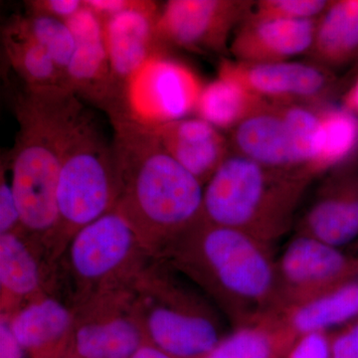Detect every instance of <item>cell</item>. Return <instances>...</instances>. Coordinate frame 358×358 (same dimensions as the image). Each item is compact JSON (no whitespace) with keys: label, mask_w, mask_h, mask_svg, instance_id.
Segmentation results:
<instances>
[{"label":"cell","mask_w":358,"mask_h":358,"mask_svg":"<svg viewBox=\"0 0 358 358\" xmlns=\"http://www.w3.org/2000/svg\"><path fill=\"white\" fill-rule=\"evenodd\" d=\"M253 2L171 0L162 7L159 30L169 46L194 53H222Z\"/></svg>","instance_id":"9"},{"label":"cell","mask_w":358,"mask_h":358,"mask_svg":"<svg viewBox=\"0 0 358 358\" xmlns=\"http://www.w3.org/2000/svg\"><path fill=\"white\" fill-rule=\"evenodd\" d=\"M298 336L282 324L279 315L238 327L202 358L285 357Z\"/></svg>","instance_id":"24"},{"label":"cell","mask_w":358,"mask_h":358,"mask_svg":"<svg viewBox=\"0 0 358 358\" xmlns=\"http://www.w3.org/2000/svg\"><path fill=\"white\" fill-rule=\"evenodd\" d=\"M219 75L235 80L270 103L322 105L333 85L329 71L317 63L224 60Z\"/></svg>","instance_id":"12"},{"label":"cell","mask_w":358,"mask_h":358,"mask_svg":"<svg viewBox=\"0 0 358 358\" xmlns=\"http://www.w3.org/2000/svg\"><path fill=\"white\" fill-rule=\"evenodd\" d=\"M331 1L326 0H261L252 13L263 17L286 20H317Z\"/></svg>","instance_id":"28"},{"label":"cell","mask_w":358,"mask_h":358,"mask_svg":"<svg viewBox=\"0 0 358 358\" xmlns=\"http://www.w3.org/2000/svg\"><path fill=\"white\" fill-rule=\"evenodd\" d=\"M27 13L68 21L84 8V0H34L26 2Z\"/></svg>","instance_id":"31"},{"label":"cell","mask_w":358,"mask_h":358,"mask_svg":"<svg viewBox=\"0 0 358 358\" xmlns=\"http://www.w3.org/2000/svg\"><path fill=\"white\" fill-rule=\"evenodd\" d=\"M285 358H331V338L322 331L300 334Z\"/></svg>","instance_id":"30"},{"label":"cell","mask_w":358,"mask_h":358,"mask_svg":"<svg viewBox=\"0 0 358 358\" xmlns=\"http://www.w3.org/2000/svg\"><path fill=\"white\" fill-rule=\"evenodd\" d=\"M171 244L179 267L213 294L238 326L282 312L277 267L268 245L203 217Z\"/></svg>","instance_id":"3"},{"label":"cell","mask_w":358,"mask_h":358,"mask_svg":"<svg viewBox=\"0 0 358 358\" xmlns=\"http://www.w3.org/2000/svg\"><path fill=\"white\" fill-rule=\"evenodd\" d=\"M275 267L282 310L358 277V258L300 233L285 247Z\"/></svg>","instance_id":"8"},{"label":"cell","mask_w":358,"mask_h":358,"mask_svg":"<svg viewBox=\"0 0 358 358\" xmlns=\"http://www.w3.org/2000/svg\"><path fill=\"white\" fill-rule=\"evenodd\" d=\"M203 87L196 74L180 61L167 54L157 56L127 85L117 114L152 127L186 119L196 113Z\"/></svg>","instance_id":"7"},{"label":"cell","mask_w":358,"mask_h":358,"mask_svg":"<svg viewBox=\"0 0 358 358\" xmlns=\"http://www.w3.org/2000/svg\"><path fill=\"white\" fill-rule=\"evenodd\" d=\"M145 250L138 233L117 209L78 231L70 241L71 267L87 284H102L126 272Z\"/></svg>","instance_id":"10"},{"label":"cell","mask_w":358,"mask_h":358,"mask_svg":"<svg viewBox=\"0 0 358 358\" xmlns=\"http://www.w3.org/2000/svg\"><path fill=\"white\" fill-rule=\"evenodd\" d=\"M131 358H176L169 353L162 352L157 346L150 345H141Z\"/></svg>","instance_id":"35"},{"label":"cell","mask_w":358,"mask_h":358,"mask_svg":"<svg viewBox=\"0 0 358 358\" xmlns=\"http://www.w3.org/2000/svg\"><path fill=\"white\" fill-rule=\"evenodd\" d=\"M152 128L166 152L202 185L208 182L231 154L229 141L220 129L199 117Z\"/></svg>","instance_id":"16"},{"label":"cell","mask_w":358,"mask_h":358,"mask_svg":"<svg viewBox=\"0 0 358 358\" xmlns=\"http://www.w3.org/2000/svg\"><path fill=\"white\" fill-rule=\"evenodd\" d=\"M115 208L147 250L169 244L203 217V185L162 147L152 127L110 115Z\"/></svg>","instance_id":"1"},{"label":"cell","mask_w":358,"mask_h":358,"mask_svg":"<svg viewBox=\"0 0 358 358\" xmlns=\"http://www.w3.org/2000/svg\"><path fill=\"white\" fill-rule=\"evenodd\" d=\"M7 320L21 346L34 357L60 346L73 324L70 310L52 298H39L30 301Z\"/></svg>","instance_id":"18"},{"label":"cell","mask_w":358,"mask_h":358,"mask_svg":"<svg viewBox=\"0 0 358 358\" xmlns=\"http://www.w3.org/2000/svg\"><path fill=\"white\" fill-rule=\"evenodd\" d=\"M358 50V1H334L317 20L308 53L322 67L348 62Z\"/></svg>","instance_id":"21"},{"label":"cell","mask_w":358,"mask_h":358,"mask_svg":"<svg viewBox=\"0 0 358 358\" xmlns=\"http://www.w3.org/2000/svg\"><path fill=\"white\" fill-rule=\"evenodd\" d=\"M160 13L162 7L154 1L133 0L128 8L103 21L119 112L131 78L148 60L167 54L169 46L159 30Z\"/></svg>","instance_id":"11"},{"label":"cell","mask_w":358,"mask_h":358,"mask_svg":"<svg viewBox=\"0 0 358 358\" xmlns=\"http://www.w3.org/2000/svg\"><path fill=\"white\" fill-rule=\"evenodd\" d=\"M315 26L317 20H279L250 11L233 34L230 51L241 62H285L310 52Z\"/></svg>","instance_id":"15"},{"label":"cell","mask_w":358,"mask_h":358,"mask_svg":"<svg viewBox=\"0 0 358 358\" xmlns=\"http://www.w3.org/2000/svg\"><path fill=\"white\" fill-rule=\"evenodd\" d=\"M346 110L358 113V80L357 84L348 92L345 100Z\"/></svg>","instance_id":"36"},{"label":"cell","mask_w":358,"mask_h":358,"mask_svg":"<svg viewBox=\"0 0 358 358\" xmlns=\"http://www.w3.org/2000/svg\"><path fill=\"white\" fill-rule=\"evenodd\" d=\"M22 231V230H21ZM0 286L1 306L13 312V303L37 300L41 272L34 252L20 231L0 235Z\"/></svg>","instance_id":"22"},{"label":"cell","mask_w":358,"mask_h":358,"mask_svg":"<svg viewBox=\"0 0 358 358\" xmlns=\"http://www.w3.org/2000/svg\"><path fill=\"white\" fill-rule=\"evenodd\" d=\"M331 358H358V322L331 338Z\"/></svg>","instance_id":"32"},{"label":"cell","mask_w":358,"mask_h":358,"mask_svg":"<svg viewBox=\"0 0 358 358\" xmlns=\"http://www.w3.org/2000/svg\"><path fill=\"white\" fill-rule=\"evenodd\" d=\"M358 317V280L346 282L327 293L284 308L279 317L292 333L322 331Z\"/></svg>","instance_id":"20"},{"label":"cell","mask_w":358,"mask_h":358,"mask_svg":"<svg viewBox=\"0 0 358 358\" xmlns=\"http://www.w3.org/2000/svg\"><path fill=\"white\" fill-rule=\"evenodd\" d=\"M24 348L14 336L7 317L0 324V358H24Z\"/></svg>","instance_id":"33"},{"label":"cell","mask_w":358,"mask_h":358,"mask_svg":"<svg viewBox=\"0 0 358 358\" xmlns=\"http://www.w3.org/2000/svg\"><path fill=\"white\" fill-rule=\"evenodd\" d=\"M145 331L131 315L94 317L78 327L74 350L80 358H131L143 343Z\"/></svg>","instance_id":"19"},{"label":"cell","mask_w":358,"mask_h":358,"mask_svg":"<svg viewBox=\"0 0 358 358\" xmlns=\"http://www.w3.org/2000/svg\"><path fill=\"white\" fill-rule=\"evenodd\" d=\"M268 103L235 80L218 74L202 89L195 114L218 129L232 131Z\"/></svg>","instance_id":"23"},{"label":"cell","mask_w":358,"mask_h":358,"mask_svg":"<svg viewBox=\"0 0 358 358\" xmlns=\"http://www.w3.org/2000/svg\"><path fill=\"white\" fill-rule=\"evenodd\" d=\"M0 178V235L18 232L23 230L20 207L11 180H7L6 171L2 166Z\"/></svg>","instance_id":"29"},{"label":"cell","mask_w":358,"mask_h":358,"mask_svg":"<svg viewBox=\"0 0 358 358\" xmlns=\"http://www.w3.org/2000/svg\"><path fill=\"white\" fill-rule=\"evenodd\" d=\"M141 326L155 346L176 358L204 357L221 341L210 315L183 296L152 306Z\"/></svg>","instance_id":"14"},{"label":"cell","mask_w":358,"mask_h":358,"mask_svg":"<svg viewBox=\"0 0 358 358\" xmlns=\"http://www.w3.org/2000/svg\"><path fill=\"white\" fill-rule=\"evenodd\" d=\"M320 106L270 103L231 131V152L273 169L312 176Z\"/></svg>","instance_id":"6"},{"label":"cell","mask_w":358,"mask_h":358,"mask_svg":"<svg viewBox=\"0 0 358 358\" xmlns=\"http://www.w3.org/2000/svg\"><path fill=\"white\" fill-rule=\"evenodd\" d=\"M300 234L339 247L358 237V192L350 185H324L301 219Z\"/></svg>","instance_id":"17"},{"label":"cell","mask_w":358,"mask_h":358,"mask_svg":"<svg viewBox=\"0 0 358 358\" xmlns=\"http://www.w3.org/2000/svg\"><path fill=\"white\" fill-rule=\"evenodd\" d=\"M2 46L7 60L26 86H62L63 76L49 54L17 17L10 20L2 30Z\"/></svg>","instance_id":"25"},{"label":"cell","mask_w":358,"mask_h":358,"mask_svg":"<svg viewBox=\"0 0 358 358\" xmlns=\"http://www.w3.org/2000/svg\"><path fill=\"white\" fill-rule=\"evenodd\" d=\"M357 145V117L348 110L320 106V127L310 173L315 178L338 166Z\"/></svg>","instance_id":"26"},{"label":"cell","mask_w":358,"mask_h":358,"mask_svg":"<svg viewBox=\"0 0 358 358\" xmlns=\"http://www.w3.org/2000/svg\"><path fill=\"white\" fill-rule=\"evenodd\" d=\"M312 176L261 166L231 152L204 187L203 219L274 243L293 224Z\"/></svg>","instance_id":"4"},{"label":"cell","mask_w":358,"mask_h":358,"mask_svg":"<svg viewBox=\"0 0 358 358\" xmlns=\"http://www.w3.org/2000/svg\"><path fill=\"white\" fill-rule=\"evenodd\" d=\"M17 20L49 54L62 74L64 85L66 70L75 50L74 35L67 21L31 13L17 16Z\"/></svg>","instance_id":"27"},{"label":"cell","mask_w":358,"mask_h":358,"mask_svg":"<svg viewBox=\"0 0 358 358\" xmlns=\"http://www.w3.org/2000/svg\"><path fill=\"white\" fill-rule=\"evenodd\" d=\"M18 133L8 155L22 229L52 236L58 223L59 173L66 147L86 114L62 86L23 87L14 96Z\"/></svg>","instance_id":"2"},{"label":"cell","mask_w":358,"mask_h":358,"mask_svg":"<svg viewBox=\"0 0 358 358\" xmlns=\"http://www.w3.org/2000/svg\"><path fill=\"white\" fill-rule=\"evenodd\" d=\"M85 6L106 20L131 6L133 0H84Z\"/></svg>","instance_id":"34"},{"label":"cell","mask_w":358,"mask_h":358,"mask_svg":"<svg viewBox=\"0 0 358 358\" xmlns=\"http://www.w3.org/2000/svg\"><path fill=\"white\" fill-rule=\"evenodd\" d=\"M85 2V1H84ZM75 38V50L66 70L64 87L78 98L109 110L120 109L103 20L86 6L67 21Z\"/></svg>","instance_id":"13"},{"label":"cell","mask_w":358,"mask_h":358,"mask_svg":"<svg viewBox=\"0 0 358 358\" xmlns=\"http://www.w3.org/2000/svg\"><path fill=\"white\" fill-rule=\"evenodd\" d=\"M115 200L112 143H107L86 113L63 157L57 187L58 223L52 236L71 241L78 231L113 210Z\"/></svg>","instance_id":"5"}]
</instances>
